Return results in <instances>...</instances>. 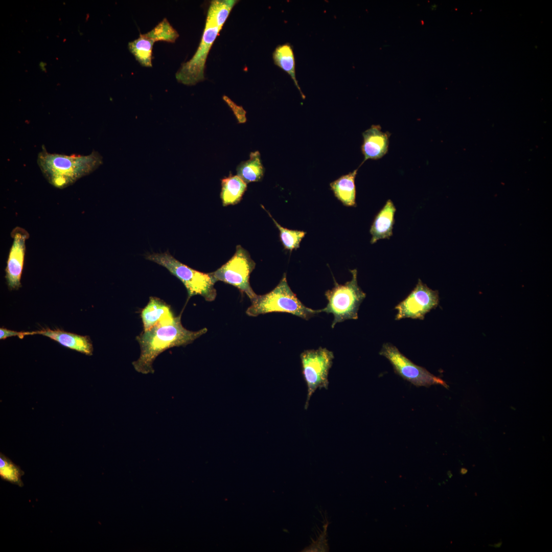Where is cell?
Listing matches in <instances>:
<instances>
[{
    "mask_svg": "<svg viewBox=\"0 0 552 552\" xmlns=\"http://www.w3.org/2000/svg\"><path fill=\"white\" fill-rule=\"evenodd\" d=\"M221 29L206 19L198 48L189 61L183 63L175 74L179 83L193 85L204 80V68L209 51Z\"/></svg>",
    "mask_w": 552,
    "mask_h": 552,
    "instance_id": "obj_8",
    "label": "cell"
},
{
    "mask_svg": "<svg viewBox=\"0 0 552 552\" xmlns=\"http://www.w3.org/2000/svg\"><path fill=\"white\" fill-rule=\"evenodd\" d=\"M268 215L272 219L275 226L280 231L281 241L285 249L292 251L300 247V242L306 234V232L302 231L291 230L283 227L279 224L267 210Z\"/></svg>",
    "mask_w": 552,
    "mask_h": 552,
    "instance_id": "obj_23",
    "label": "cell"
},
{
    "mask_svg": "<svg viewBox=\"0 0 552 552\" xmlns=\"http://www.w3.org/2000/svg\"><path fill=\"white\" fill-rule=\"evenodd\" d=\"M30 335H34L33 332H17L4 328H0V339L3 340L12 336H17L20 339H23L25 336Z\"/></svg>",
    "mask_w": 552,
    "mask_h": 552,
    "instance_id": "obj_24",
    "label": "cell"
},
{
    "mask_svg": "<svg viewBox=\"0 0 552 552\" xmlns=\"http://www.w3.org/2000/svg\"><path fill=\"white\" fill-rule=\"evenodd\" d=\"M361 151L364 155L363 164L369 159L382 158L388 151L390 133L381 131L379 125H373L362 133Z\"/></svg>",
    "mask_w": 552,
    "mask_h": 552,
    "instance_id": "obj_13",
    "label": "cell"
},
{
    "mask_svg": "<svg viewBox=\"0 0 552 552\" xmlns=\"http://www.w3.org/2000/svg\"><path fill=\"white\" fill-rule=\"evenodd\" d=\"M145 258L166 268L185 286L188 298L199 295L208 302L215 300L217 295L216 283L210 273L195 270L175 259L167 251L163 253L147 254Z\"/></svg>",
    "mask_w": 552,
    "mask_h": 552,
    "instance_id": "obj_4",
    "label": "cell"
},
{
    "mask_svg": "<svg viewBox=\"0 0 552 552\" xmlns=\"http://www.w3.org/2000/svg\"><path fill=\"white\" fill-rule=\"evenodd\" d=\"M237 2L236 0L212 1L208 9L206 19L212 21L221 30Z\"/></svg>",
    "mask_w": 552,
    "mask_h": 552,
    "instance_id": "obj_21",
    "label": "cell"
},
{
    "mask_svg": "<svg viewBox=\"0 0 552 552\" xmlns=\"http://www.w3.org/2000/svg\"><path fill=\"white\" fill-rule=\"evenodd\" d=\"M179 37L176 30L164 18L153 29L128 43V49L135 59L144 67H152V49L155 42L173 43Z\"/></svg>",
    "mask_w": 552,
    "mask_h": 552,
    "instance_id": "obj_11",
    "label": "cell"
},
{
    "mask_svg": "<svg viewBox=\"0 0 552 552\" xmlns=\"http://www.w3.org/2000/svg\"><path fill=\"white\" fill-rule=\"evenodd\" d=\"M39 65H40V68H41L42 69V70H43V68L44 67V66L46 65V63H43V62H40V64H39Z\"/></svg>",
    "mask_w": 552,
    "mask_h": 552,
    "instance_id": "obj_27",
    "label": "cell"
},
{
    "mask_svg": "<svg viewBox=\"0 0 552 552\" xmlns=\"http://www.w3.org/2000/svg\"><path fill=\"white\" fill-rule=\"evenodd\" d=\"M302 374L307 387L305 409H307L313 394L317 389H328V375L334 358L333 353L325 348L307 350L300 355Z\"/></svg>",
    "mask_w": 552,
    "mask_h": 552,
    "instance_id": "obj_6",
    "label": "cell"
},
{
    "mask_svg": "<svg viewBox=\"0 0 552 552\" xmlns=\"http://www.w3.org/2000/svg\"><path fill=\"white\" fill-rule=\"evenodd\" d=\"M37 163L43 174L54 187L65 188L89 174L102 163V157L94 151L88 155H66L48 152L43 146Z\"/></svg>",
    "mask_w": 552,
    "mask_h": 552,
    "instance_id": "obj_2",
    "label": "cell"
},
{
    "mask_svg": "<svg viewBox=\"0 0 552 552\" xmlns=\"http://www.w3.org/2000/svg\"><path fill=\"white\" fill-rule=\"evenodd\" d=\"M256 263L248 251L238 245L233 256L224 264L210 274L215 282L220 281L237 288L251 300L257 294L251 288L249 277Z\"/></svg>",
    "mask_w": 552,
    "mask_h": 552,
    "instance_id": "obj_7",
    "label": "cell"
},
{
    "mask_svg": "<svg viewBox=\"0 0 552 552\" xmlns=\"http://www.w3.org/2000/svg\"><path fill=\"white\" fill-rule=\"evenodd\" d=\"M223 98L233 110L236 116L237 117L239 122L242 123L245 122V111L241 107L236 105L226 96H224Z\"/></svg>",
    "mask_w": 552,
    "mask_h": 552,
    "instance_id": "obj_25",
    "label": "cell"
},
{
    "mask_svg": "<svg viewBox=\"0 0 552 552\" xmlns=\"http://www.w3.org/2000/svg\"><path fill=\"white\" fill-rule=\"evenodd\" d=\"M250 301L251 305L246 311V314L249 316L256 317L271 312H283L308 320L321 312V309L314 310L302 303L289 286L286 273L271 291L263 295L257 294Z\"/></svg>",
    "mask_w": 552,
    "mask_h": 552,
    "instance_id": "obj_3",
    "label": "cell"
},
{
    "mask_svg": "<svg viewBox=\"0 0 552 552\" xmlns=\"http://www.w3.org/2000/svg\"><path fill=\"white\" fill-rule=\"evenodd\" d=\"M439 302L438 290L429 288L420 279L409 295L395 307L396 320L405 318L423 320L425 315L437 307Z\"/></svg>",
    "mask_w": 552,
    "mask_h": 552,
    "instance_id": "obj_10",
    "label": "cell"
},
{
    "mask_svg": "<svg viewBox=\"0 0 552 552\" xmlns=\"http://www.w3.org/2000/svg\"><path fill=\"white\" fill-rule=\"evenodd\" d=\"M24 472L4 454H0V477L6 481L19 487L24 486L21 476Z\"/></svg>",
    "mask_w": 552,
    "mask_h": 552,
    "instance_id": "obj_22",
    "label": "cell"
},
{
    "mask_svg": "<svg viewBox=\"0 0 552 552\" xmlns=\"http://www.w3.org/2000/svg\"><path fill=\"white\" fill-rule=\"evenodd\" d=\"M396 211L393 201L388 199L375 216L371 226V244L380 239H389L392 236Z\"/></svg>",
    "mask_w": 552,
    "mask_h": 552,
    "instance_id": "obj_15",
    "label": "cell"
},
{
    "mask_svg": "<svg viewBox=\"0 0 552 552\" xmlns=\"http://www.w3.org/2000/svg\"><path fill=\"white\" fill-rule=\"evenodd\" d=\"M358 169L346 175H342L330 183L331 189L335 196L347 206H355L356 187L355 179Z\"/></svg>",
    "mask_w": 552,
    "mask_h": 552,
    "instance_id": "obj_17",
    "label": "cell"
},
{
    "mask_svg": "<svg viewBox=\"0 0 552 552\" xmlns=\"http://www.w3.org/2000/svg\"><path fill=\"white\" fill-rule=\"evenodd\" d=\"M379 354L388 360L397 374L415 386L429 387L434 384H440L448 388L443 380L434 376L425 368L413 363L390 343L383 344Z\"/></svg>",
    "mask_w": 552,
    "mask_h": 552,
    "instance_id": "obj_9",
    "label": "cell"
},
{
    "mask_svg": "<svg viewBox=\"0 0 552 552\" xmlns=\"http://www.w3.org/2000/svg\"><path fill=\"white\" fill-rule=\"evenodd\" d=\"M11 236L13 241L5 269V278L10 290H17L21 287L20 279L24 267L25 243L29 236L26 230L17 227L13 230Z\"/></svg>",
    "mask_w": 552,
    "mask_h": 552,
    "instance_id": "obj_12",
    "label": "cell"
},
{
    "mask_svg": "<svg viewBox=\"0 0 552 552\" xmlns=\"http://www.w3.org/2000/svg\"><path fill=\"white\" fill-rule=\"evenodd\" d=\"M246 183L238 175L223 178L221 181L220 197L223 206L238 203L247 188Z\"/></svg>",
    "mask_w": 552,
    "mask_h": 552,
    "instance_id": "obj_19",
    "label": "cell"
},
{
    "mask_svg": "<svg viewBox=\"0 0 552 552\" xmlns=\"http://www.w3.org/2000/svg\"><path fill=\"white\" fill-rule=\"evenodd\" d=\"M34 334H40L55 340L60 344L85 355H93V346L89 336H83L66 332L60 329L42 328L33 331Z\"/></svg>",
    "mask_w": 552,
    "mask_h": 552,
    "instance_id": "obj_14",
    "label": "cell"
},
{
    "mask_svg": "<svg viewBox=\"0 0 552 552\" xmlns=\"http://www.w3.org/2000/svg\"><path fill=\"white\" fill-rule=\"evenodd\" d=\"M237 175L246 183L262 179L264 169L259 151L252 152L248 160L241 162L237 168Z\"/></svg>",
    "mask_w": 552,
    "mask_h": 552,
    "instance_id": "obj_20",
    "label": "cell"
},
{
    "mask_svg": "<svg viewBox=\"0 0 552 552\" xmlns=\"http://www.w3.org/2000/svg\"><path fill=\"white\" fill-rule=\"evenodd\" d=\"M352 278L344 284H339L334 279V287L326 291L325 295L328 300L326 307L321 312L331 313L334 316L331 327L337 323L348 319H358L360 306L366 297L359 287L357 282V270H350Z\"/></svg>",
    "mask_w": 552,
    "mask_h": 552,
    "instance_id": "obj_5",
    "label": "cell"
},
{
    "mask_svg": "<svg viewBox=\"0 0 552 552\" xmlns=\"http://www.w3.org/2000/svg\"><path fill=\"white\" fill-rule=\"evenodd\" d=\"M275 65L287 73L291 78L303 99L305 96L301 90L295 74V60L293 49L289 43L279 45L272 54Z\"/></svg>",
    "mask_w": 552,
    "mask_h": 552,
    "instance_id": "obj_18",
    "label": "cell"
},
{
    "mask_svg": "<svg viewBox=\"0 0 552 552\" xmlns=\"http://www.w3.org/2000/svg\"><path fill=\"white\" fill-rule=\"evenodd\" d=\"M467 472V469H466L465 468H462V469H461V474H466V473Z\"/></svg>",
    "mask_w": 552,
    "mask_h": 552,
    "instance_id": "obj_26",
    "label": "cell"
},
{
    "mask_svg": "<svg viewBox=\"0 0 552 552\" xmlns=\"http://www.w3.org/2000/svg\"><path fill=\"white\" fill-rule=\"evenodd\" d=\"M173 315L170 305L158 297L150 296L148 304L141 311L143 331L149 330L160 320Z\"/></svg>",
    "mask_w": 552,
    "mask_h": 552,
    "instance_id": "obj_16",
    "label": "cell"
},
{
    "mask_svg": "<svg viewBox=\"0 0 552 552\" xmlns=\"http://www.w3.org/2000/svg\"><path fill=\"white\" fill-rule=\"evenodd\" d=\"M180 318L181 315H174L166 317L136 337L141 349L139 358L132 363L136 371L153 374V363L160 354L174 347L191 343L208 331L206 328L197 331L188 330L182 325Z\"/></svg>",
    "mask_w": 552,
    "mask_h": 552,
    "instance_id": "obj_1",
    "label": "cell"
}]
</instances>
